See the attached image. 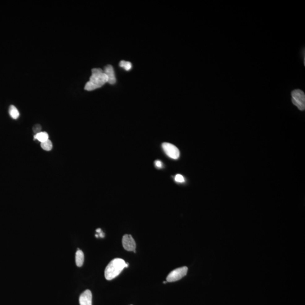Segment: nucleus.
<instances>
[{
  "instance_id": "obj_1",
  "label": "nucleus",
  "mask_w": 305,
  "mask_h": 305,
  "mask_svg": "<svg viewBox=\"0 0 305 305\" xmlns=\"http://www.w3.org/2000/svg\"><path fill=\"white\" fill-rule=\"evenodd\" d=\"M108 81V78L101 68H94L92 70V75L89 80L85 85L84 89L92 91L101 88Z\"/></svg>"
},
{
  "instance_id": "obj_2",
  "label": "nucleus",
  "mask_w": 305,
  "mask_h": 305,
  "mask_svg": "<svg viewBox=\"0 0 305 305\" xmlns=\"http://www.w3.org/2000/svg\"><path fill=\"white\" fill-rule=\"evenodd\" d=\"M126 266V262L121 258L112 260L105 270V277L107 280L114 279L122 272Z\"/></svg>"
},
{
  "instance_id": "obj_3",
  "label": "nucleus",
  "mask_w": 305,
  "mask_h": 305,
  "mask_svg": "<svg viewBox=\"0 0 305 305\" xmlns=\"http://www.w3.org/2000/svg\"><path fill=\"white\" fill-rule=\"evenodd\" d=\"M292 102L299 110H305V94L301 89H296L291 92Z\"/></svg>"
},
{
  "instance_id": "obj_4",
  "label": "nucleus",
  "mask_w": 305,
  "mask_h": 305,
  "mask_svg": "<svg viewBox=\"0 0 305 305\" xmlns=\"http://www.w3.org/2000/svg\"><path fill=\"white\" fill-rule=\"evenodd\" d=\"M188 269V268L187 267L184 266L173 270L167 277V281L174 282L181 279L187 275Z\"/></svg>"
},
{
  "instance_id": "obj_5",
  "label": "nucleus",
  "mask_w": 305,
  "mask_h": 305,
  "mask_svg": "<svg viewBox=\"0 0 305 305\" xmlns=\"http://www.w3.org/2000/svg\"><path fill=\"white\" fill-rule=\"evenodd\" d=\"M162 148L165 154L170 158L174 159H177L180 156V151L176 146L172 144L164 143L162 144Z\"/></svg>"
},
{
  "instance_id": "obj_6",
  "label": "nucleus",
  "mask_w": 305,
  "mask_h": 305,
  "mask_svg": "<svg viewBox=\"0 0 305 305\" xmlns=\"http://www.w3.org/2000/svg\"><path fill=\"white\" fill-rule=\"evenodd\" d=\"M124 249L127 251H134L136 249V243L131 234H124L122 238Z\"/></svg>"
},
{
  "instance_id": "obj_7",
  "label": "nucleus",
  "mask_w": 305,
  "mask_h": 305,
  "mask_svg": "<svg viewBox=\"0 0 305 305\" xmlns=\"http://www.w3.org/2000/svg\"><path fill=\"white\" fill-rule=\"evenodd\" d=\"M80 305H92V294L91 290H86L79 297Z\"/></svg>"
},
{
  "instance_id": "obj_8",
  "label": "nucleus",
  "mask_w": 305,
  "mask_h": 305,
  "mask_svg": "<svg viewBox=\"0 0 305 305\" xmlns=\"http://www.w3.org/2000/svg\"><path fill=\"white\" fill-rule=\"evenodd\" d=\"M104 73L106 75L108 78V81L110 84H114L116 83V78L115 75L113 67L111 65H107L105 67L104 70Z\"/></svg>"
},
{
  "instance_id": "obj_9",
  "label": "nucleus",
  "mask_w": 305,
  "mask_h": 305,
  "mask_svg": "<svg viewBox=\"0 0 305 305\" xmlns=\"http://www.w3.org/2000/svg\"><path fill=\"white\" fill-rule=\"evenodd\" d=\"M75 261L76 264L78 267H81L83 266L84 261V255L83 252L78 249V251L76 253L75 255Z\"/></svg>"
},
{
  "instance_id": "obj_10",
  "label": "nucleus",
  "mask_w": 305,
  "mask_h": 305,
  "mask_svg": "<svg viewBox=\"0 0 305 305\" xmlns=\"http://www.w3.org/2000/svg\"><path fill=\"white\" fill-rule=\"evenodd\" d=\"M34 139L38 140L41 143H44L49 140V135L46 132H40L35 135Z\"/></svg>"
},
{
  "instance_id": "obj_11",
  "label": "nucleus",
  "mask_w": 305,
  "mask_h": 305,
  "mask_svg": "<svg viewBox=\"0 0 305 305\" xmlns=\"http://www.w3.org/2000/svg\"><path fill=\"white\" fill-rule=\"evenodd\" d=\"M9 113L10 114V117H11L13 119H17L19 117V111L14 105L10 106L9 110Z\"/></svg>"
},
{
  "instance_id": "obj_12",
  "label": "nucleus",
  "mask_w": 305,
  "mask_h": 305,
  "mask_svg": "<svg viewBox=\"0 0 305 305\" xmlns=\"http://www.w3.org/2000/svg\"><path fill=\"white\" fill-rule=\"evenodd\" d=\"M41 147L45 151H50L53 148V144L50 140H47L44 143H41Z\"/></svg>"
},
{
  "instance_id": "obj_13",
  "label": "nucleus",
  "mask_w": 305,
  "mask_h": 305,
  "mask_svg": "<svg viewBox=\"0 0 305 305\" xmlns=\"http://www.w3.org/2000/svg\"><path fill=\"white\" fill-rule=\"evenodd\" d=\"M119 66L123 68L126 71H129L132 68V64L131 63L128 61H122L119 63Z\"/></svg>"
},
{
  "instance_id": "obj_14",
  "label": "nucleus",
  "mask_w": 305,
  "mask_h": 305,
  "mask_svg": "<svg viewBox=\"0 0 305 305\" xmlns=\"http://www.w3.org/2000/svg\"><path fill=\"white\" fill-rule=\"evenodd\" d=\"M175 180L178 183H183L185 182L184 178L180 174H177L175 177Z\"/></svg>"
},
{
  "instance_id": "obj_15",
  "label": "nucleus",
  "mask_w": 305,
  "mask_h": 305,
  "mask_svg": "<svg viewBox=\"0 0 305 305\" xmlns=\"http://www.w3.org/2000/svg\"><path fill=\"white\" fill-rule=\"evenodd\" d=\"M41 130V126L40 124H36L33 127V131L35 134L40 132Z\"/></svg>"
},
{
  "instance_id": "obj_16",
  "label": "nucleus",
  "mask_w": 305,
  "mask_h": 305,
  "mask_svg": "<svg viewBox=\"0 0 305 305\" xmlns=\"http://www.w3.org/2000/svg\"><path fill=\"white\" fill-rule=\"evenodd\" d=\"M155 165H156V167H157V168H158V169H161V168H162V162L161 161H159V160L156 161V162H155Z\"/></svg>"
},
{
  "instance_id": "obj_17",
  "label": "nucleus",
  "mask_w": 305,
  "mask_h": 305,
  "mask_svg": "<svg viewBox=\"0 0 305 305\" xmlns=\"http://www.w3.org/2000/svg\"><path fill=\"white\" fill-rule=\"evenodd\" d=\"M98 236H99V237H102V238L104 237V234L102 232V231H101V232H100V233L99 234H98Z\"/></svg>"
},
{
  "instance_id": "obj_18",
  "label": "nucleus",
  "mask_w": 305,
  "mask_h": 305,
  "mask_svg": "<svg viewBox=\"0 0 305 305\" xmlns=\"http://www.w3.org/2000/svg\"><path fill=\"white\" fill-rule=\"evenodd\" d=\"M96 232H98V233H100L101 232V229H100V228H99V229H97V230H96Z\"/></svg>"
},
{
  "instance_id": "obj_19",
  "label": "nucleus",
  "mask_w": 305,
  "mask_h": 305,
  "mask_svg": "<svg viewBox=\"0 0 305 305\" xmlns=\"http://www.w3.org/2000/svg\"><path fill=\"white\" fill-rule=\"evenodd\" d=\"M95 236H96V237H99V236H98V234H96V235H95Z\"/></svg>"
},
{
  "instance_id": "obj_20",
  "label": "nucleus",
  "mask_w": 305,
  "mask_h": 305,
  "mask_svg": "<svg viewBox=\"0 0 305 305\" xmlns=\"http://www.w3.org/2000/svg\"><path fill=\"white\" fill-rule=\"evenodd\" d=\"M167 282V281H163V284H165V283H166V282Z\"/></svg>"
}]
</instances>
